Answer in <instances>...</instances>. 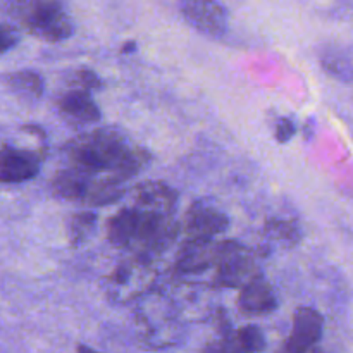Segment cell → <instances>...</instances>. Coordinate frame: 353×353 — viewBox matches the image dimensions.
I'll return each mask as SVG.
<instances>
[{"mask_svg": "<svg viewBox=\"0 0 353 353\" xmlns=\"http://www.w3.org/2000/svg\"><path fill=\"white\" fill-rule=\"evenodd\" d=\"M186 23L207 37L219 38L226 33L228 12L217 0H178Z\"/></svg>", "mask_w": 353, "mask_h": 353, "instance_id": "cell-4", "label": "cell"}, {"mask_svg": "<svg viewBox=\"0 0 353 353\" xmlns=\"http://www.w3.org/2000/svg\"><path fill=\"white\" fill-rule=\"evenodd\" d=\"M134 209L157 216L172 217L178 202V193L161 181H145L134 188Z\"/></svg>", "mask_w": 353, "mask_h": 353, "instance_id": "cell-7", "label": "cell"}, {"mask_svg": "<svg viewBox=\"0 0 353 353\" xmlns=\"http://www.w3.org/2000/svg\"><path fill=\"white\" fill-rule=\"evenodd\" d=\"M265 233L274 240L283 241V243L295 245L299 241V228L292 221L271 219L265 223Z\"/></svg>", "mask_w": 353, "mask_h": 353, "instance_id": "cell-17", "label": "cell"}, {"mask_svg": "<svg viewBox=\"0 0 353 353\" xmlns=\"http://www.w3.org/2000/svg\"><path fill=\"white\" fill-rule=\"evenodd\" d=\"M221 254V243L214 241H193L188 240L179 250L176 259V269L185 274L207 271L217 264Z\"/></svg>", "mask_w": 353, "mask_h": 353, "instance_id": "cell-10", "label": "cell"}, {"mask_svg": "<svg viewBox=\"0 0 353 353\" xmlns=\"http://www.w3.org/2000/svg\"><path fill=\"white\" fill-rule=\"evenodd\" d=\"M221 343L230 353H261L265 348V336L257 326H243L233 331L226 340Z\"/></svg>", "mask_w": 353, "mask_h": 353, "instance_id": "cell-14", "label": "cell"}, {"mask_svg": "<svg viewBox=\"0 0 353 353\" xmlns=\"http://www.w3.org/2000/svg\"><path fill=\"white\" fill-rule=\"evenodd\" d=\"M183 233L193 241H212L230 228V217L216 207L193 203L183 219Z\"/></svg>", "mask_w": 353, "mask_h": 353, "instance_id": "cell-6", "label": "cell"}, {"mask_svg": "<svg viewBox=\"0 0 353 353\" xmlns=\"http://www.w3.org/2000/svg\"><path fill=\"white\" fill-rule=\"evenodd\" d=\"M19 41L17 30L10 24H0V54L10 50Z\"/></svg>", "mask_w": 353, "mask_h": 353, "instance_id": "cell-19", "label": "cell"}, {"mask_svg": "<svg viewBox=\"0 0 353 353\" xmlns=\"http://www.w3.org/2000/svg\"><path fill=\"white\" fill-rule=\"evenodd\" d=\"M137 226V209H123L110 217L107 224V238L117 248L130 247Z\"/></svg>", "mask_w": 353, "mask_h": 353, "instance_id": "cell-13", "label": "cell"}, {"mask_svg": "<svg viewBox=\"0 0 353 353\" xmlns=\"http://www.w3.org/2000/svg\"><path fill=\"white\" fill-rule=\"evenodd\" d=\"M202 353H230V352H228V348L224 347L221 341H212V343H209L205 348H203Z\"/></svg>", "mask_w": 353, "mask_h": 353, "instance_id": "cell-22", "label": "cell"}, {"mask_svg": "<svg viewBox=\"0 0 353 353\" xmlns=\"http://www.w3.org/2000/svg\"><path fill=\"white\" fill-rule=\"evenodd\" d=\"M7 85L10 90L23 97H30V99H40L43 95V79L38 72L30 71H17L7 76Z\"/></svg>", "mask_w": 353, "mask_h": 353, "instance_id": "cell-15", "label": "cell"}, {"mask_svg": "<svg viewBox=\"0 0 353 353\" xmlns=\"http://www.w3.org/2000/svg\"><path fill=\"white\" fill-rule=\"evenodd\" d=\"M296 133V126L292 119H281L276 126V140L279 143H285V141H290Z\"/></svg>", "mask_w": 353, "mask_h": 353, "instance_id": "cell-21", "label": "cell"}, {"mask_svg": "<svg viewBox=\"0 0 353 353\" xmlns=\"http://www.w3.org/2000/svg\"><path fill=\"white\" fill-rule=\"evenodd\" d=\"M40 155L31 150L6 147L0 150V183L30 181L40 172Z\"/></svg>", "mask_w": 353, "mask_h": 353, "instance_id": "cell-8", "label": "cell"}, {"mask_svg": "<svg viewBox=\"0 0 353 353\" xmlns=\"http://www.w3.org/2000/svg\"><path fill=\"white\" fill-rule=\"evenodd\" d=\"M97 216L93 212H79L74 214L71 219V224H69V236H71V241L74 245L81 243L92 230L95 228Z\"/></svg>", "mask_w": 353, "mask_h": 353, "instance_id": "cell-18", "label": "cell"}, {"mask_svg": "<svg viewBox=\"0 0 353 353\" xmlns=\"http://www.w3.org/2000/svg\"><path fill=\"white\" fill-rule=\"evenodd\" d=\"M65 155L72 169L88 174L112 176L126 181L141 171L148 162V154L134 147L117 131L97 130L74 138L65 147Z\"/></svg>", "mask_w": 353, "mask_h": 353, "instance_id": "cell-1", "label": "cell"}, {"mask_svg": "<svg viewBox=\"0 0 353 353\" xmlns=\"http://www.w3.org/2000/svg\"><path fill=\"white\" fill-rule=\"evenodd\" d=\"M324 333V319L312 307H300L293 316V330L278 353H307L316 347Z\"/></svg>", "mask_w": 353, "mask_h": 353, "instance_id": "cell-5", "label": "cell"}, {"mask_svg": "<svg viewBox=\"0 0 353 353\" xmlns=\"http://www.w3.org/2000/svg\"><path fill=\"white\" fill-rule=\"evenodd\" d=\"M76 79H78V85L81 86L79 90H85V92L100 88V85H102L99 76L93 71H90V69H81V71L76 72Z\"/></svg>", "mask_w": 353, "mask_h": 353, "instance_id": "cell-20", "label": "cell"}, {"mask_svg": "<svg viewBox=\"0 0 353 353\" xmlns=\"http://www.w3.org/2000/svg\"><path fill=\"white\" fill-rule=\"evenodd\" d=\"M0 9L38 40L55 43L74 33V23L62 0H0Z\"/></svg>", "mask_w": 353, "mask_h": 353, "instance_id": "cell-2", "label": "cell"}, {"mask_svg": "<svg viewBox=\"0 0 353 353\" xmlns=\"http://www.w3.org/2000/svg\"><path fill=\"white\" fill-rule=\"evenodd\" d=\"M255 259L236 241H221V254L216 264V285L223 288H243L259 278Z\"/></svg>", "mask_w": 353, "mask_h": 353, "instance_id": "cell-3", "label": "cell"}, {"mask_svg": "<svg viewBox=\"0 0 353 353\" xmlns=\"http://www.w3.org/2000/svg\"><path fill=\"white\" fill-rule=\"evenodd\" d=\"M312 353H324V352H321V350H316V352H312Z\"/></svg>", "mask_w": 353, "mask_h": 353, "instance_id": "cell-24", "label": "cell"}, {"mask_svg": "<svg viewBox=\"0 0 353 353\" xmlns=\"http://www.w3.org/2000/svg\"><path fill=\"white\" fill-rule=\"evenodd\" d=\"M323 65L326 71H330L331 74L336 76V78L343 79L345 83H348L352 79V65H350V57L348 54H341L340 52H324L323 55Z\"/></svg>", "mask_w": 353, "mask_h": 353, "instance_id": "cell-16", "label": "cell"}, {"mask_svg": "<svg viewBox=\"0 0 353 353\" xmlns=\"http://www.w3.org/2000/svg\"><path fill=\"white\" fill-rule=\"evenodd\" d=\"M93 176L88 172L78 171V169H64V171L57 172L52 181V188L57 196L64 200H71V202H81L85 200L86 192L90 188Z\"/></svg>", "mask_w": 353, "mask_h": 353, "instance_id": "cell-12", "label": "cell"}, {"mask_svg": "<svg viewBox=\"0 0 353 353\" xmlns=\"http://www.w3.org/2000/svg\"><path fill=\"white\" fill-rule=\"evenodd\" d=\"M59 110L62 116L68 119L76 121V123H97L100 121L102 114H100L99 105L95 100L92 99L90 92L85 90H71V92L64 93L59 99Z\"/></svg>", "mask_w": 353, "mask_h": 353, "instance_id": "cell-11", "label": "cell"}, {"mask_svg": "<svg viewBox=\"0 0 353 353\" xmlns=\"http://www.w3.org/2000/svg\"><path fill=\"white\" fill-rule=\"evenodd\" d=\"M238 309L247 316H265L278 309V296L274 288L262 276L252 279L241 288L238 296Z\"/></svg>", "mask_w": 353, "mask_h": 353, "instance_id": "cell-9", "label": "cell"}, {"mask_svg": "<svg viewBox=\"0 0 353 353\" xmlns=\"http://www.w3.org/2000/svg\"><path fill=\"white\" fill-rule=\"evenodd\" d=\"M76 353H99V352L92 350V348H90V347H85V345H79L78 350H76Z\"/></svg>", "mask_w": 353, "mask_h": 353, "instance_id": "cell-23", "label": "cell"}]
</instances>
